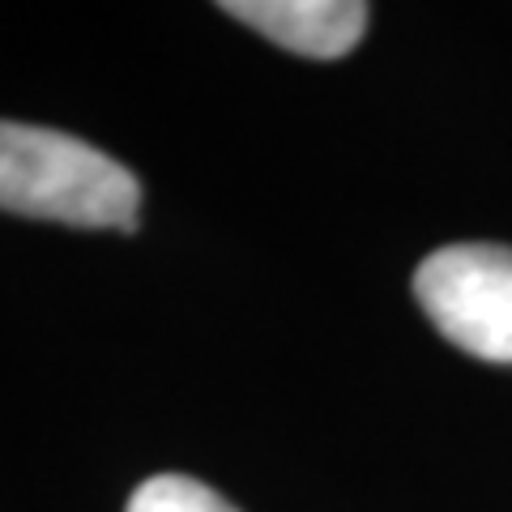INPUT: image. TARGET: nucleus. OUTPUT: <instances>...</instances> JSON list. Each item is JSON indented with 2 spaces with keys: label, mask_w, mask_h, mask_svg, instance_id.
Masks as SVG:
<instances>
[{
  "label": "nucleus",
  "mask_w": 512,
  "mask_h": 512,
  "mask_svg": "<svg viewBox=\"0 0 512 512\" xmlns=\"http://www.w3.org/2000/svg\"><path fill=\"white\" fill-rule=\"evenodd\" d=\"M0 210L82 231H137L141 184L82 137L0 120Z\"/></svg>",
  "instance_id": "f257e3e1"
},
{
  "label": "nucleus",
  "mask_w": 512,
  "mask_h": 512,
  "mask_svg": "<svg viewBox=\"0 0 512 512\" xmlns=\"http://www.w3.org/2000/svg\"><path fill=\"white\" fill-rule=\"evenodd\" d=\"M414 299L453 346L512 363V248L448 244L414 269Z\"/></svg>",
  "instance_id": "f03ea898"
},
{
  "label": "nucleus",
  "mask_w": 512,
  "mask_h": 512,
  "mask_svg": "<svg viewBox=\"0 0 512 512\" xmlns=\"http://www.w3.org/2000/svg\"><path fill=\"white\" fill-rule=\"evenodd\" d=\"M227 18L261 30L295 56L338 60L367 35L372 9L359 0H227Z\"/></svg>",
  "instance_id": "7ed1b4c3"
},
{
  "label": "nucleus",
  "mask_w": 512,
  "mask_h": 512,
  "mask_svg": "<svg viewBox=\"0 0 512 512\" xmlns=\"http://www.w3.org/2000/svg\"><path fill=\"white\" fill-rule=\"evenodd\" d=\"M124 512H239L227 495L188 474H154L133 495Z\"/></svg>",
  "instance_id": "20e7f679"
}]
</instances>
